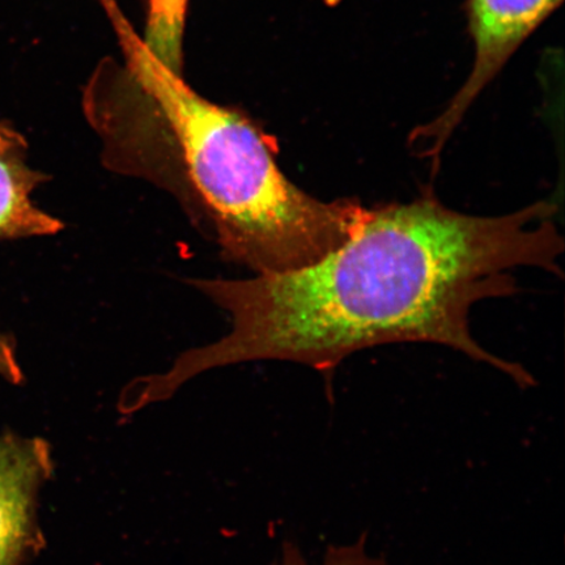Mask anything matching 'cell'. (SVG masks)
Listing matches in <instances>:
<instances>
[{
	"label": "cell",
	"mask_w": 565,
	"mask_h": 565,
	"mask_svg": "<svg viewBox=\"0 0 565 565\" xmlns=\"http://www.w3.org/2000/svg\"><path fill=\"white\" fill-rule=\"evenodd\" d=\"M554 216L545 201L507 215H468L428 193L371 209L350 242L299 270L192 280L231 316V331L141 377V393L164 401L198 374L258 360L328 372L353 352L397 342L447 345L533 385L524 366L476 341L470 313L479 301L512 295L518 268L561 273L564 242Z\"/></svg>",
	"instance_id": "6da1fadb"
},
{
	"label": "cell",
	"mask_w": 565,
	"mask_h": 565,
	"mask_svg": "<svg viewBox=\"0 0 565 565\" xmlns=\"http://www.w3.org/2000/svg\"><path fill=\"white\" fill-rule=\"evenodd\" d=\"M137 67L161 127L111 134L110 164L174 195L223 259L257 275L299 270L363 227L371 209L302 192L249 119L206 100L180 76L141 60Z\"/></svg>",
	"instance_id": "7a4b0ae2"
},
{
	"label": "cell",
	"mask_w": 565,
	"mask_h": 565,
	"mask_svg": "<svg viewBox=\"0 0 565 565\" xmlns=\"http://www.w3.org/2000/svg\"><path fill=\"white\" fill-rule=\"evenodd\" d=\"M563 0H470V32L476 42V65L468 82L444 115L427 127L424 137L434 138L437 151L461 121L479 92L489 84Z\"/></svg>",
	"instance_id": "3957f363"
},
{
	"label": "cell",
	"mask_w": 565,
	"mask_h": 565,
	"mask_svg": "<svg viewBox=\"0 0 565 565\" xmlns=\"http://www.w3.org/2000/svg\"><path fill=\"white\" fill-rule=\"evenodd\" d=\"M52 470L46 441L0 435V565H23L41 547L35 505Z\"/></svg>",
	"instance_id": "277c9868"
},
{
	"label": "cell",
	"mask_w": 565,
	"mask_h": 565,
	"mask_svg": "<svg viewBox=\"0 0 565 565\" xmlns=\"http://www.w3.org/2000/svg\"><path fill=\"white\" fill-rule=\"evenodd\" d=\"M51 175L28 164V143L15 127L0 121V239L53 236L65 228L46 214L32 194Z\"/></svg>",
	"instance_id": "5b68a950"
},
{
	"label": "cell",
	"mask_w": 565,
	"mask_h": 565,
	"mask_svg": "<svg viewBox=\"0 0 565 565\" xmlns=\"http://www.w3.org/2000/svg\"><path fill=\"white\" fill-rule=\"evenodd\" d=\"M189 0H148L140 60L182 77V45Z\"/></svg>",
	"instance_id": "8992f818"
},
{
	"label": "cell",
	"mask_w": 565,
	"mask_h": 565,
	"mask_svg": "<svg viewBox=\"0 0 565 565\" xmlns=\"http://www.w3.org/2000/svg\"><path fill=\"white\" fill-rule=\"evenodd\" d=\"M365 536L355 545L331 546L324 555L323 565H386L384 561L374 559L365 553ZM274 565H308L300 551L292 545H286L280 563Z\"/></svg>",
	"instance_id": "52a82bcc"
},
{
	"label": "cell",
	"mask_w": 565,
	"mask_h": 565,
	"mask_svg": "<svg viewBox=\"0 0 565 565\" xmlns=\"http://www.w3.org/2000/svg\"><path fill=\"white\" fill-rule=\"evenodd\" d=\"M0 379L13 385L24 381V373L18 362L15 339L0 331Z\"/></svg>",
	"instance_id": "ba28073f"
}]
</instances>
